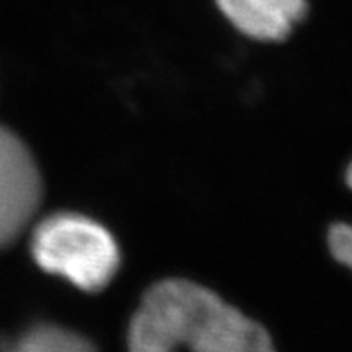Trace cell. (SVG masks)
<instances>
[{"mask_svg":"<svg viewBox=\"0 0 352 352\" xmlns=\"http://www.w3.org/2000/svg\"><path fill=\"white\" fill-rule=\"evenodd\" d=\"M32 254L51 274L85 292H100L120 266L113 237L85 215L57 214L43 219L32 235Z\"/></svg>","mask_w":352,"mask_h":352,"instance_id":"cell-2","label":"cell"},{"mask_svg":"<svg viewBox=\"0 0 352 352\" xmlns=\"http://www.w3.org/2000/svg\"><path fill=\"white\" fill-rule=\"evenodd\" d=\"M217 6L239 32L261 41L288 38L307 12V0H217Z\"/></svg>","mask_w":352,"mask_h":352,"instance_id":"cell-4","label":"cell"},{"mask_svg":"<svg viewBox=\"0 0 352 352\" xmlns=\"http://www.w3.org/2000/svg\"><path fill=\"white\" fill-rule=\"evenodd\" d=\"M0 352H96V349L69 329L36 325L16 337H0Z\"/></svg>","mask_w":352,"mask_h":352,"instance_id":"cell-5","label":"cell"},{"mask_svg":"<svg viewBox=\"0 0 352 352\" xmlns=\"http://www.w3.org/2000/svg\"><path fill=\"white\" fill-rule=\"evenodd\" d=\"M39 200L41 178L32 153L22 139L0 126V247L22 233Z\"/></svg>","mask_w":352,"mask_h":352,"instance_id":"cell-3","label":"cell"},{"mask_svg":"<svg viewBox=\"0 0 352 352\" xmlns=\"http://www.w3.org/2000/svg\"><path fill=\"white\" fill-rule=\"evenodd\" d=\"M346 186L352 190V163L346 168ZM325 243L331 256L342 266L352 270V221L335 219L325 229Z\"/></svg>","mask_w":352,"mask_h":352,"instance_id":"cell-6","label":"cell"},{"mask_svg":"<svg viewBox=\"0 0 352 352\" xmlns=\"http://www.w3.org/2000/svg\"><path fill=\"white\" fill-rule=\"evenodd\" d=\"M129 352H276L261 321L190 280L147 289L127 331Z\"/></svg>","mask_w":352,"mask_h":352,"instance_id":"cell-1","label":"cell"}]
</instances>
